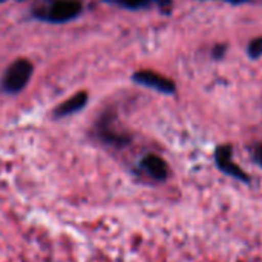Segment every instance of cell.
<instances>
[{
    "label": "cell",
    "mask_w": 262,
    "mask_h": 262,
    "mask_svg": "<svg viewBox=\"0 0 262 262\" xmlns=\"http://www.w3.org/2000/svg\"><path fill=\"white\" fill-rule=\"evenodd\" d=\"M31 75H32V64L28 60H17L6 69L0 88L6 94H17L28 84Z\"/></svg>",
    "instance_id": "6da1fadb"
},
{
    "label": "cell",
    "mask_w": 262,
    "mask_h": 262,
    "mask_svg": "<svg viewBox=\"0 0 262 262\" xmlns=\"http://www.w3.org/2000/svg\"><path fill=\"white\" fill-rule=\"evenodd\" d=\"M215 164L227 177L241 181L244 184L250 183V177L233 161V147L230 144H221L215 149Z\"/></svg>",
    "instance_id": "7a4b0ae2"
},
{
    "label": "cell",
    "mask_w": 262,
    "mask_h": 262,
    "mask_svg": "<svg viewBox=\"0 0 262 262\" xmlns=\"http://www.w3.org/2000/svg\"><path fill=\"white\" fill-rule=\"evenodd\" d=\"M81 11V5L77 0H57L43 12H38V17L49 20L52 23H63L77 17Z\"/></svg>",
    "instance_id": "3957f363"
},
{
    "label": "cell",
    "mask_w": 262,
    "mask_h": 262,
    "mask_svg": "<svg viewBox=\"0 0 262 262\" xmlns=\"http://www.w3.org/2000/svg\"><path fill=\"white\" fill-rule=\"evenodd\" d=\"M134 81H137L138 84H143L146 88H152L158 92H163V94H173L177 91V86L175 83L167 78V77H163L157 72H152V71H140V72H135L134 74Z\"/></svg>",
    "instance_id": "277c9868"
},
{
    "label": "cell",
    "mask_w": 262,
    "mask_h": 262,
    "mask_svg": "<svg viewBox=\"0 0 262 262\" xmlns=\"http://www.w3.org/2000/svg\"><path fill=\"white\" fill-rule=\"evenodd\" d=\"M140 166L155 181H166L169 177V167H167L166 161L158 155L149 154V155L143 157Z\"/></svg>",
    "instance_id": "5b68a950"
},
{
    "label": "cell",
    "mask_w": 262,
    "mask_h": 262,
    "mask_svg": "<svg viewBox=\"0 0 262 262\" xmlns=\"http://www.w3.org/2000/svg\"><path fill=\"white\" fill-rule=\"evenodd\" d=\"M88 103V94L86 92H78L74 97H71L69 100H66L64 103H61L57 109H55V115L57 117H64V115H71L74 112H78L84 104Z\"/></svg>",
    "instance_id": "8992f818"
},
{
    "label": "cell",
    "mask_w": 262,
    "mask_h": 262,
    "mask_svg": "<svg viewBox=\"0 0 262 262\" xmlns=\"http://www.w3.org/2000/svg\"><path fill=\"white\" fill-rule=\"evenodd\" d=\"M111 2H115L124 8H129V9H138V8H144L150 3H158L161 6H169L170 5V0H111Z\"/></svg>",
    "instance_id": "52a82bcc"
},
{
    "label": "cell",
    "mask_w": 262,
    "mask_h": 262,
    "mask_svg": "<svg viewBox=\"0 0 262 262\" xmlns=\"http://www.w3.org/2000/svg\"><path fill=\"white\" fill-rule=\"evenodd\" d=\"M247 52H249V57L252 60H256L262 55V37L258 38H253L250 43H249V48H247Z\"/></svg>",
    "instance_id": "ba28073f"
},
{
    "label": "cell",
    "mask_w": 262,
    "mask_h": 262,
    "mask_svg": "<svg viewBox=\"0 0 262 262\" xmlns=\"http://www.w3.org/2000/svg\"><path fill=\"white\" fill-rule=\"evenodd\" d=\"M252 158H253V161L262 169V144H258V146L253 147V150H252Z\"/></svg>",
    "instance_id": "9c48e42d"
},
{
    "label": "cell",
    "mask_w": 262,
    "mask_h": 262,
    "mask_svg": "<svg viewBox=\"0 0 262 262\" xmlns=\"http://www.w3.org/2000/svg\"><path fill=\"white\" fill-rule=\"evenodd\" d=\"M224 52H226V46H224V45H221V46H215L213 57H215V58H223V57H224Z\"/></svg>",
    "instance_id": "30bf717a"
},
{
    "label": "cell",
    "mask_w": 262,
    "mask_h": 262,
    "mask_svg": "<svg viewBox=\"0 0 262 262\" xmlns=\"http://www.w3.org/2000/svg\"><path fill=\"white\" fill-rule=\"evenodd\" d=\"M226 2H232V3H243V2H247V0H226Z\"/></svg>",
    "instance_id": "8fae6325"
}]
</instances>
